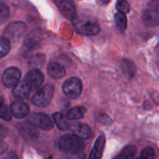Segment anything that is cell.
I'll return each instance as SVG.
<instances>
[{"mask_svg":"<svg viewBox=\"0 0 159 159\" xmlns=\"http://www.w3.org/2000/svg\"><path fill=\"white\" fill-rule=\"evenodd\" d=\"M61 152L68 155H77L85 149V144L82 139L75 134H67L61 137L57 142Z\"/></svg>","mask_w":159,"mask_h":159,"instance_id":"obj_1","label":"cell"},{"mask_svg":"<svg viewBox=\"0 0 159 159\" xmlns=\"http://www.w3.org/2000/svg\"><path fill=\"white\" fill-rule=\"evenodd\" d=\"M54 89L51 85H46L39 88L32 99L34 105L38 107H45L49 105L54 96Z\"/></svg>","mask_w":159,"mask_h":159,"instance_id":"obj_2","label":"cell"},{"mask_svg":"<svg viewBox=\"0 0 159 159\" xmlns=\"http://www.w3.org/2000/svg\"><path fill=\"white\" fill-rule=\"evenodd\" d=\"M75 30L82 35L94 36L100 31V27L96 22L93 20H73Z\"/></svg>","mask_w":159,"mask_h":159,"instance_id":"obj_3","label":"cell"},{"mask_svg":"<svg viewBox=\"0 0 159 159\" xmlns=\"http://www.w3.org/2000/svg\"><path fill=\"white\" fill-rule=\"evenodd\" d=\"M62 90L67 97L76 99L81 95L82 91V82L80 79L76 77L69 78L64 82Z\"/></svg>","mask_w":159,"mask_h":159,"instance_id":"obj_4","label":"cell"},{"mask_svg":"<svg viewBox=\"0 0 159 159\" xmlns=\"http://www.w3.org/2000/svg\"><path fill=\"white\" fill-rule=\"evenodd\" d=\"M142 20L146 26L150 27L158 26L159 23L158 3L150 2L148 4L142 13Z\"/></svg>","mask_w":159,"mask_h":159,"instance_id":"obj_5","label":"cell"},{"mask_svg":"<svg viewBox=\"0 0 159 159\" xmlns=\"http://www.w3.org/2000/svg\"><path fill=\"white\" fill-rule=\"evenodd\" d=\"M65 18L73 21L77 16L76 6L73 0H53Z\"/></svg>","mask_w":159,"mask_h":159,"instance_id":"obj_6","label":"cell"},{"mask_svg":"<svg viewBox=\"0 0 159 159\" xmlns=\"http://www.w3.org/2000/svg\"><path fill=\"white\" fill-rule=\"evenodd\" d=\"M26 30V26L23 22H13L5 30L3 35L12 41L19 40Z\"/></svg>","mask_w":159,"mask_h":159,"instance_id":"obj_7","label":"cell"},{"mask_svg":"<svg viewBox=\"0 0 159 159\" xmlns=\"http://www.w3.org/2000/svg\"><path fill=\"white\" fill-rule=\"evenodd\" d=\"M28 122L30 123L36 127L44 130H50L53 128V122L48 115L41 113H34L28 119Z\"/></svg>","mask_w":159,"mask_h":159,"instance_id":"obj_8","label":"cell"},{"mask_svg":"<svg viewBox=\"0 0 159 159\" xmlns=\"http://www.w3.org/2000/svg\"><path fill=\"white\" fill-rule=\"evenodd\" d=\"M25 81L30 87L32 90H37L40 88L44 80V76L40 70L37 68H33L30 70L25 76Z\"/></svg>","mask_w":159,"mask_h":159,"instance_id":"obj_9","label":"cell"},{"mask_svg":"<svg viewBox=\"0 0 159 159\" xmlns=\"http://www.w3.org/2000/svg\"><path fill=\"white\" fill-rule=\"evenodd\" d=\"M17 130L20 136L26 141H36L39 136V133L35 126L26 121L17 125Z\"/></svg>","mask_w":159,"mask_h":159,"instance_id":"obj_10","label":"cell"},{"mask_svg":"<svg viewBox=\"0 0 159 159\" xmlns=\"http://www.w3.org/2000/svg\"><path fill=\"white\" fill-rule=\"evenodd\" d=\"M21 78V71L16 67L7 68L2 75V82L7 88H12L15 86Z\"/></svg>","mask_w":159,"mask_h":159,"instance_id":"obj_11","label":"cell"},{"mask_svg":"<svg viewBox=\"0 0 159 159\" xmlns=\"http://www.w3.org/2000/svg\"><path fill=\"white\" fill-rule=\"evenodd\" d=\"M10 111L12 116H15L16 118L20 119V118L28 116V114H29V107H28L26 102L20 99V100L15 101V102L11 104Z\"/></svg>","mask_w":159,"mask_h":159,"instance_id":"obj_12","label":"cell"},{"mask_svg":"<svg viewBox=\"0 0 159 159\" xmlns=\"http://www.w3.org/2000/svg\"><path fill=\"white\" fill-rule=\"evenodd\" d=\"M71 130L75 136L82 140L89 139L92 136L91 127L84 123H74L71 126Z\"/></svg>","mask_w":159,"mask_h":159,"instance_id":"obj_13","label":"cell"},{"mask_svg":"<svg viewBox=\"0 0 159 159\" xmlns=\"http://www.w3.org/2000/svg\"><path fill=\"white\" fill-rule=\"evenodd\" d=\"M41 41V33L40 30H34L30 33L24 39L23 47L29 51L34 50Z\"/></svg>","mask_w":159,"mask_h":159,"instance_id":"obj_14","label":"cell"},{"mask_svg":"<svg viewBox=\"0 0 159 159\" xmlns=\"http://www.w3.org/2000/svg\"><path fill=\"white\" fill-rule=\"evenodd\" d=\"M30 87L26 83V81L23 80L21 82H19L14 86L13 90H12V95L14 97L18 99H24L30 96Z\"/></svg>","mask_w":159,"mask_h":159,"instance_id":"obj_15","label":"cell"},{"mask_svg":"<svg viewBox=\"0 0 159 159\" xmlns=\"http://www.w3.org/2000/svg\"><path fill=\"white\" fill-rule=\"evenodd\" d=\"M106 138L104 135H100L96 139L93 148L92 149L89 155L90 159H99L102 158V152H103L104 146H105Z\"/></svg>","mask_w":159,"mask_h":159,"instance_id":"obj_16","label":"cell"},{"mask_svg":"<svg viewBox=\"0 0 159 159\" xmlns=\"http://www.w3.org/2000/svg\"><path fill=\"white\" fill-rule=\"evenodd\" d=\"M48 73L51 77L54 79H61L65 75V69L61 64L57 62H51L48 65L47 68Z\"/></svg>","mask_w":159,"mask_h":159,"instance_id":"obj_17","label":"cell"},{"mask_svg":"<svg viewBox=\"0 0 159 159\" xmlns=\"http://www.w3.org/2000/svg\"><path fill=\"white\" fill-rule=\"evenodd\" d=\"M52 118L54 123L61 130H67L69 128V123H68V118L64 116L61 113H55L52 115Z\"/></svg>","mask_w":159,"mask_h":159,"instance_id":"obj_18","label":"cell"},{"mask_svg":"<svg viewBox=\"0 0 159 159\" xmlns=\"http://www.w3.org/2000/svg\"><path fill=\"white\" fill-rule=\"evenodd\" d=\"M85 111L86 110L85 107H80V106L75 107L68 112L66 117L68 118V120H78L84 117Z\"/></svg>","mask_w":159,"mask_h":159,"instance_id":"obj_19","label":"cell"},{"mask_svg":"<svg viewBox=\"0 0 159 159\" xmlns=\"http://www.w3.org/2000/svg\"><path fill=\"white\" fill-rule=\"evenodd\" d=\"M114 20L118 30H119L121 33L124 32V31L126 30V29H127V19L125 13H123V12H118L117 13L115 14Z\"/></svg>","mask_w":159,"mask_h":159,"instance_id":"obj_20","label":"cell"},{"mask_svg":"<svg viewBox=\"0 0 159 159\" xmlns=\"http://www.w3.org/2000/svg\"><path fill=\"white\" fill-rule=\"evenodd\" d=\"M121 68L123 69L124 74L128 77H133L135 75L136 68L135 65L132 61L129 60H124L121 61Z\"/></svg>","mask_w":159,"mask_h":159,"instance_id":"obj_21","label":"cell"},{"mask_svg":"<svg viewBox=\"0 0 159 159\" xmlns=\"http://www.w3.org/2000/svg\"><path fill=\"white\" fill-rule=\"evenodd\" d=\"M11 49L10 41L6 37H0V58L7 55Z\"/></svg>","mask_w":159,"mask_h":159,"instance_id":"obj_22","label":"cell"},{"mask_svg":"<svg viewBox=\"0 0 159 159\" xmlns=\"http://www.w3.org/2000/svg\"><path fill=\"white\" fill-rule=\"evenodd\" d=\"M0 118L6 121L12 120V113L7 106L3 102L2 98H0Z\"/></svg>","mask_w":159,"mask_h":159,"instance_id":"obj_23","label":"cell"},{"mask_svg":"<svg viewBox=\"0 0 159 159\" xmlns=\"http://www.w3.org/2000/svg\"><path fill=\"white\" fill-rule=\"evenodd\" d=\"M137 152V148L134 145L127 146L121 152V153L116 157V158H131Z\"/></svg>","mask_w":159,"mask_h":159,"instance_id":"obj_24","label":"cell"},{"mask_svg":"<svg viewBox=\"0 0 159 159\" xmlns=\"http://www.w3.org/2000/svg\"><path fill=\"white\" fill-rule=\"evenodd\" d=\"M9 16V9L6 4L0 2V24L6 23Z\"/></svg>","mask_w":159,"mask_h":159,"instance_id":"obj_25","label":"cell"},{"mask_svg":"<svg viewBox=\"0 0 159 159\" xmlns=\"http://www.w3.org/2000/svg\"><path fill=\"white\" fill-rule=\"evenodd\" d=\"M116 9L119 12L123 13H128L130 10V7L129 3L126 0H118L116 3Z\"/></svg>","mask_w":159,"mask_h":159,"instance_id":"obj_26","label":"cell"},{"mask_svg":"<svg viewBox=\"0 0 159 159\" xmlns=\"http://www.w3.org/2000/svg\"><path fill=\"white\" fill-rule=\"evenodd\" d=\"M45 61V56L43 54H40L38 53L36 55H34L31 57L30 61V64L31 65H34V66H37V65H42Z\"/></svg>","mask_w":159,"mask_h":159,"instance_id":"obj_27","label":"cell"},{"mask_svg":"<svg viewBox=\"0 0 159 159\" xmlns=\"http://www.w3.org/2000/svg\"><path fill=\"white\" fill-rule=\"evenodd\" d=\"M141 158H155V150L151 147H147L142 150L141 153Z\"/></svg>","mask_w":159,"mask_h":159,"instance_id":"obj_28","label":"cell"},{"mask_svg":"<svg viewBox=\"0 0 159 159\" xmlns=\"http://www.w3.org/2000/svg\"><path fill=\"white\" fill-rule=\"evenodd\" d=\"M8 134V130L6 129V127H5L4 126L0 124V142L4 139L6 137Z\"/></svg>","mask_w":159,"mask_h":159,"instance_id":"obj_29","label":"cell"},{"mask_svg":"<svg viewBox=\"0 0 159 159\" xmlns=\"http://www.w3.org/2000/svg\"><path fill=\"white\" fill-rule=\"evenodd\" d=\"M7 145L5 143H2L1 141L0 142V155H2L3 153H5L6 152V150H7Z\"/></svg>","mask_w":159,"mask_h":159,"instance_id":"obj_30","label":"cell"},{"mask_svg":"<svg viewBox=\"0 0 159 159\" xmlns=\"http://www.w3.org/2000/svg\"><path fill=\"white\" fill-rule=\"evenodd\" d=\"M98 3L100 5H107L110 2V0H97Z\"/></svg>","mask_w":159,"mask_h":159,"instance_id":"obj_31","label":"cell"},{"mask_svg":"<svg viewBox=\"0 0 159 159\" xmlns=\"http://www.w3.org/2000/svg\"><path fill=\"white\" fill-rule=\"evenodd\" d=\"M153 1H158V0H153Z\"/></svg>","mask_w":159,"mask_h":159,"instance_id":"obj_32","label":"cell"}]
</instances>
